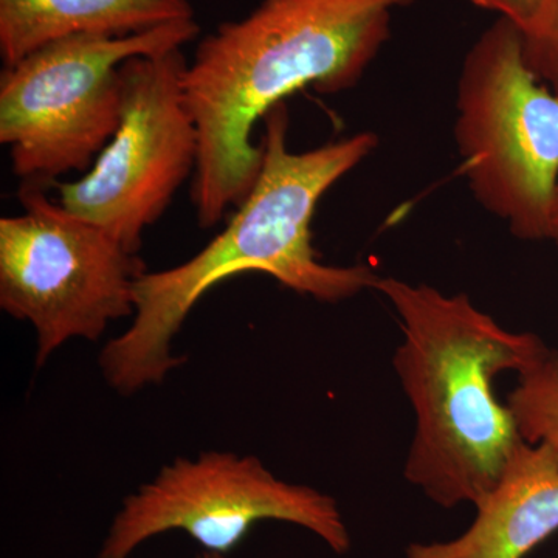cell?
I'll return each instance as SVG.
<instances>
[{
  "mask_svg": "<svg viewBox=\"0 0 558 558\" xmlns=\"http://www.w3.org/2000/svg\"><path fill=\"white\" fill-rule=\"evenodd\" d=\"M199 32L190 20L123 38L70 36L3 68L0 143L21 186L47 191L69 172L86 174L120 126V65L182 49Z\"/></svg>",
  "mask_w": 558,
  "mask_h": 558,
  "instance_id": "4",
  "label": "cell"
},
{
  "mask_svg": "<svg viewBox=\"0 0 558 558\" xmlns=\"http://www.w3.org/2000/svg\"><path fill=\"white\" fill-rule=\"evenodd\" d=\"M413 2L260 0L201 40L182 75L199 132L191 202L201 229H213L255 185L263 165L256 123L304 87H354L387 43L392 11Z\"/></svg>",
  "mask_w": 558,
  "mask_h": 558,
  "instance_id": "2",
  "label": "cell"
},
{
  "mask_svg": "<svg viewBox=\"0 0 558 558\" xmlns=\"http://www.w3.org/2000/svg\"><path fill=\"white\" fill-rule=\"evenodd\" d=\"M269 520L306 529L339 556L351 549L336 498L279 480L259 458L204 451L174 459L123 499L98 558H130L149 538L171 531L226 556L250 529Z\"/></svg>",
  "mask_w": 558,
  "mask_h": 558,
  "instance_id": "7",
  "label": "cell"
},
{
  "mask_svg": "<svg viewBox=\"0 0 558 558\" xmlns=\"http://www.w3.org/2000/svg\"><path fill=\"white\" fill-rule=\"evenodd\" d=\"M17 197L21 215L0 219V307L35 328L39 368L68 341L100 340L110 323L134 317L148 267L46 191L21 186Z\"/></svg>",
  "mask_w": 558,
  "mask_h": 558,
  "instance_id": "6",
  "label": "cell"
},
{
  "mask_svg": "<svg viewBox=\"0 0 558 558\" xmlns=\"http://www.w3.org/2000/svg\"><path fill=\"white\" fill-rule=\"evenodd\" d=\"M508 407L521 438L548 447L558 461V352L545 348L521 371Z\"/></svg>",
  "mask_w": 558,
  "mask_h": 558,
  "instance_id": "11",
  "label": "cell"
},
{
  "mask_svg": "<svg viewBox=\"0 0 558 558\" xmlns=\"http://www.w3.org/2000/svg\"><path fill=\"white\" fill-rule=\"evenodd\" d=\"M480 9L494 11L501 20L515 25L521 35L531 31L538 21L545 0H470Z\"/></svg>",
  "mask_w": 558,
  "mask_h": 558,
  "instance_id": "13",
  "label": "cell"
},
{
  "mask_svg": "<svg viewBox=\"0 0 558 558\" xmlns=\"http://www.w3.org/2000/svg\"><path fill=\"white\" fill-rule=\"evenodd\" d=\"M402 343L392 366L414 413L405 478L444 509L476 506L523 442L495 379L520 374L545 351L534 333L510 332L464 293L380 277Z\"/></svg>",
  "mask_w": 558,
  "mask_h": 558,
  "instance_id": "3",
  "label": "cell"
},
{
  "mask_svg": "<svg viewBox=\"0 0 558 558\" xmlns=\"http://www.w3.org/2000/svg\"><path fill=\"white\" fill-rule=\"evenodd\" d=\"M475 199L523 241H549L558 186V92L529 70L523 35L499 20L473 44L454 123Z\"/></svg>",
  "mask_w": 558,
  "mask_h": 558,
  "instance_id": "5",
  "label": "cell"
},
{
  "mask_svg": "<svg viewBox=\"0 0 558 558\" xmlns=\"http://www.w3.org/2000/svg\"><path fill=\"white\" fill-rule=\"evenodd\" d=\"M259 146L263 165L255 185L226 229L193 258L135 282L130 328L100 354L102 377L123 396L165 379L183 363L172 340L197 301L234 275L259 271L279 284L325 303L354 299L376 289L379 275L366 266H329L312 245L311 222L318 202L379 145L373 132L292 153L284 101L266 113Z\"/></svg>",
  "mask_w": 558,
  "mask_h": 558,
  "instance_id": "1",
  "label": "cell"
},
{
  "mask_svg": "<svg viewBox=\"0 0 558 558\" xmlns=\"http://www.w3.org/2000/svg\"><path fill=\"white\" fill-rule=\"evenodd\" d=\"M190 20V0H0V58L10 68L70 36L123 38Z\"/></svg>",
  "mask_w": 558,
  "mask_h": 558,
  "instance_id": "10",
  "label": "cell"
},
{
  "mask_svg": "<svg viewBox=\"0 0 558 558\" xmlns=\"http://www.w3.org/2000/svg\"><path fill=\"white\" fill-rule=\"evenodd\" d=\"M549 241L556 244L558 252V186L556 191V197H554L553 215H550V233Z\"/></svg>",
  "mask_w": 558,
  "mask_h": 558,
  "instance_id": "14",
  "label": "cell"
},
{
  "mask_svg": "<svg viewBox=\"0 0 558 558\" xmlns=\"http://www.w3.org/2000/svg\"><path fill=\"white\" fill-rule=\"evenodd\" d=\"M186 64L180 49L124 61L119 130L83 178L58 183L62 208L134 255L196 171L199 132L183 95Z\"/></svg>",
  "mask_w": 558,
  "mask_h": 558,
  "instance_id": "8",
  "label": "cell"
},
{
  "mask_svg": "<svg viewBox=\"0 0 558 558\" xmlns=\"http://www.w3.org/2000/svg\"><path fill=\"white\" fill-rule=\"evenodd\" d=\"M523 53L529 70L558 92V0H545L538 21L523 35Z\"/></svg>",
  "mask_w": 558,
  "mask_h": 558,
  "instance_id": "12",
  "label": "cell"
},
{
  "mask_svg": "<svg viewBox=\"0 0 558 558\" xmlns=\"http://www.w3.org/2000/svg\"><path fill=\"white\" fill-rule=\"evenodd\" d=\"M196 558H227L223 556V554H216V553H207V550H204V553L199 554Z\"/></svg>",
  "mask_w": 558,
  "mask_h": 558,
  "instance_id": "15",
  "label": "cell"
},
{
  "mask_svg": "<svg viewBox=\"0 0 558 558\" xmlns=\"http://www.w3.org/2000/svg\"><path fill=\"white\" fill-rule=\"evenodd\" d=\"M468 531L413 543L407 558H524L558 531V461L542 444L517 447L497 486L475 506Z\"/></svg>",
  "mask_w": 558,
  "mask_h": 558,
  "instance_id": "9",
  "label": "cell"
}]
</instances>
